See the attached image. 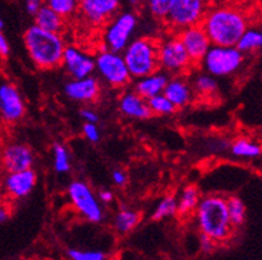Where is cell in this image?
Instances as JSON below:
<instances>
[{
	"label": "cell",
	"mask_w": 262,
	"mask_h": 260,
	"mask_svg": "<svg viewBox=\"0 0 262 260\" xmlns=\"http://www.w3.org/2000/svg\"><path fill=\"white\" fill-rule=\"evenodd\" d=\"M194 90L203 96H212L217 92L219 84L212 75H199L194 80Z\"/></svg>",
	"instance_id": "31"
},
{
	"label": "cell",
	"mask_w": 262,
	"mask_h": 260,
	"mask_svg": "<svg viewBox=\"0 0 262 260\" xmlns=\"http://www.w3.org/2000/svg\"><path fill=\"white\" fill-rule=\"evenodd\" d=\"M0 161L6 172L8 173L27 170L33 165V153L24 144L12 142L3 148L0 154Z\"/></svg>",
	"instance_id": "15"
},
{
	"label": "cell",
	"mask_w": 262,
	"mask_h": 260,
	"mask_svg": "<svg viewBox=\"0 0 262 260\" xmlns=\"http://www.w3.org/2000/svg\"><path fill=\"white\" fill-rule=\"evenodd\" d=\"M168 81H169V77H168V73L165 70H156L150 75L137 79L135 92L148 100L153 96L164 93V89H165Z\"/></svg>",
	"instance_id": "19"
},
{
	"label": "cell",
	"mask_w": 262,
	"mask_h": 260,
	"mask_svg": "<svg viewBox=\"0 0 262 260\" xmlns=\"http://www.w3.org/2000/svg\"><path fill=\"white\" fill-rule=\"evenodd\" d=\"M24 44L31 60L40 69H52L61 65L67 46L61 33L51 32L33 24L24 33Z\"/></svg>",
	"instance_id": "2"
},
{
	"label": "cell",
	"mask_w": 262,
	"mask_h": 260,
	"mask_svg": "<svg viewBox=\"0 0 262 260\" xmlns=\"http://www.w3.org/2000/svg\"><path fill=\"white\" fill-rule=\"evenodd\" d=\"M121 0H79L80 16L93 27L104 26L117 13Z\"/></svg>",
	"instance_id": "11"
},
{
	"label": "cell",
	"mask_w": 262,
	"mask_h": 260,
	"mask_svg": "<svg viewBox=\"0 0 262 260\" xmlns=\"http://www.w3.org/2000/svg\"><path fill=\"white\" fill-rule=\"evenodd\" d=\"M200 199H201V194H200L199 187L194 184L186 186L177 199V214H180L181 217H186V215L194 212Z\"/></svg>",
	"instance_id": "22"
},
{
	"label": "cell",
	"mask_w": 262,
	"mask_h": 260,
	"mask_svg": "<svg viewBox=\"0 0 262 260\" xmlns=\"http://www.w3.org/2000/svg\"><path fill=\"white\" fill-rule=\"evenodd\" d=\"M244 63V53L234 46L214 45L212 44L204 59L201 60L203 68L212 76H230L241 68Z\"/></svg>",
	"instance_id": "5"
},
{
	"label": "cell",
	"mask_w": 262,
	"mask_h": 260,
	"mask_svg": "<svg viewBox=\"0 0 262 260\" xmlns=\"http://www.w3.org/2000/svg\"><path fill=\"white\" fill-rule=\"evenodd\" d=\"M206 13L205 0H174L166 15V24L176 32L203 23Z\"/></svg>",
	"instance_id": "8"
},
{
	"label": "cell",
	"mask_w": 262,
	"mask_h": 260,
	"mask_svg": "<svg viewBox=\"0 0 262 260\" xmlns=\"http://www.w3.org/2000/svg\"><path fill=\"white\" fill-rule=\"evenodd\" d=\"M140 222V214L133 210H120L115 218V228L119 234H128L136 228Z\"/></svg>",
	"instance_id": "24"
},
{
	"label": "cell",
	"mask_w": 262,
	"mask_h": 260,
	"mask_svg": "<svg viewBox=\"0 0 262 260\" xmlns=\"http://www.w3.org/2000/svg\"><path fill=\"white\" fill-rule=\"evenodd\" d=\"M44 3L64 19L72 17L79 11V0H44Z\"/></svg>",
	"instance_id": "28"
},
{
	"label": "cell",
	"mask_w": 262,
	"mask_h": 260,
	"mask_svg": "<svg viewBox=\"0 0 262 260\" xmlns=\"http://www.w3.org/2000/svg\"><path fill=\"white\" fill-rule=\"evenodd\" d=\"M68 197L75 210L86 221L97 223L103 219V210L99 199L86 183L73 181L68 186Z\"/></svg>",
	"instance_id": "10"
},
{
	"label": "cell",
	"mask_w": 262,
	"mask_h": 260,
	"mask_svg": "<svg viewBox=\"0 0 262 260\" xmlns=\"http://www.w3.org/2000/svg\"><path fill=\"white\" fill-rule=\"evenodd\" d=\"M26 113L23 97L19 89L10 81H0V119L6 124H15Z\"/></svg>",
	"instance_id": "12"
},
{
	"label": "cell",
	"mask_w": 262,
	"mask_h": 260,
	"mask_svg": "<svg viewBox=\"0 0 262 260\" xmlns=\"http://www.w3.org/2000/svg\"><path fill=\"white\" fill-rule=\"evenodd\" d=\"M95 64L99 76L113 88H123L132 79L121 52L104 48L95 59Z\"/></svg>",
	"instance_id": "6"
},
{
	"label": "cell",
	"mask_w": 262,
	"mask_h": 260,
	"mask_svg": "<svg viewBox=\"0 0 262 260\" xmlns=\"http://www.w3.org/2000/svg\"><path fill=\"white\" fill-rule=\"evenodd\" d=\"M164 94L174 104L176 108H183L192 100V88L184 79L174 77L168 81L164 89Z\"/></svg>",
	"instance_id": "20"
},
{
	"label": "cell",
	"mask_w": 262,
	"mask_h": 260,
	"mask_svg": "<svg viewBox=\"0 0 262 260\" xmlns=\"http://www.w3.org/2000/svg\"><path fill=\"white\" fill-rule=\"evenodd\" d=\"M123 56L132 79H140L160 69L159 41L150 37H139L132 40Z\"/></svg>",
	"instance_id": "4"
},
{
	"label": "cell",
	"mask_w": 262,
	"mask_h": 260,
	"mask_svg": "<svg viewBox=\"0 0 262 260\" xmlns=\"http://www.w3.org/2000/svg\"><path fill=\"white\" fill-rule=\"evenodd\" d=\"M3 26H4V24H3V20H2V17H0V31L3 30Z\"/></svg>",
	"instance_id": "43"
},
{
	"label": "cell",
	"mask_w": 262,
	"mask_h": 260,
	"mask_svg": "<svg viewBox=\"0 0 262 260\" xmlns=\"http://www.w3.org/2000/svg\"><path fill=\"white\" fill-rule=\"evenodd\" d=\"M53 168L59 174H66L71 170V161L70 154L66 146L61 144H55L53 145Z\"/></svg>",
	"instance_id": "30"
},
{
	"label": "cell",
	"mask_w": 262,
	"mask_h": 260,
	"mask_svg": "<svg viewBox=\"0 0 262 260\" xmlns=\"http://www.w3.org/2000/svg\"><path fill=\"white\" fill-rule=\"evenodd\" d=\"M101 86L96 77L91 76L83 79H72L64 86V92L70 100L77 102H91L99 97Z\"/></svg>",
	"instance_id": "17"
},
{
	"label": "cell",
	"mask_w": 262,
	"mask_h": 260,
	"mask_svg": "<svg viewBox=\"0 0 262 260\" xmlns=\"http://www.w3.org/2000/svg\"><path fill=\"white\" fill-rule=\"evenodd\" d=\"M201 26L212 44L234 46L248 28V20L236 8L220 7L205 13Z\"/></svg>",
	"instance_id": "1"
},
{
	"label": "cell",
	"mask_w": 262,
	"mask_h": 260,
	"mask_svg": "<svg viewBox=\"0 0 262 260\" xmlns=\"http://www.w3.org/2000/svg\"><path fill=\"white\" fill-rule=\"evenodd\" d=\"M236 46L243 53L256 52L262 48V31L258 28H246L243 36L239 37Z\"/></svg>",
	"instance_id": "23"
},
{
	"label": "cell",
	"mask_w": 262,
	"mask_h": 260,
	"mask_svg": "<svg viewBox=\"0 0 262 260\" xmlns=\"http://www.w3.org/2000/svg\"><path fill=\"white\" fill-rule=\"evenodd\" d=\"M10 214H11L10 207H8L7 204L0 203V223L6 222L7 219H8V217H10Z\"/></svg>",
	"instance_id": "40"
},
{
	"label": "cell",
	"mask_w": 262,
	"mask_h": 260,
	"mask_svg": "<svg viewBox=\"0 0 262 260\" xmlns=\"http://www.w3.org/2000/svg\"><path fill=\"white\" fill-rule=\"evenodd\" d=\"M80 115H81V119L85 120V122H97V120H99L96 113L91 110V109H83L80 112Z\"/></svg>",
	"instance_id": "39"
},
{
	"label": "cell",
	"mask_w": 262,
	"mask_h": 260,
	"mask_svg": "<svg viewBox=\"0 0 262 260\" xmlns=\"http://www.w3.org/2000/svg\"><path fill=\"white\" fill-rule=\"evenodd\" d=\"M83 133L88 141L91 142L100 141V132L96 126V122H85L83 126Z\"/></svg>",
	"instance_id": "34"
},
{
	"label": "cell",
	"mask_w": 262,
	"mask_h": 260,
	"mask_svg": "<svg viewBox=\"0 0 262 260\" xmlns=\"http://www.w3.org/2000/svg\"><path fill=\"white\" fill-rule=\"evenodd\" d=\"M137 28V16L132 12L119 13L108 21L104 30L103 41L105 50L123 52L132 41V36Z\"/></svg>",
	"instance_id": "7"
},
{
	"label": "cell",
	"mask_w": 262,
	"mask_h": 260,
	"mask_svg": "<svg viewBox=\"0 0 262 260\" xmlns=\"http://www.w3.org/2000/svg\"><path fill=\"white\" fill-rule=\"evenodd\" d=\"M148 106H149L152 114L157 115L172 114L177 109L174 104L164 93H160V94L153 96V97L148 99Z\"/></svg>",
	"instance_id": "26"
},
{
	"label": "cell",
	"mask_w": 262,
	"mask_h": 260,
	"mask_svg": "<svg viewBox=\"0 0 262 260\" xmlns=\"http://www.w3.org/2000/svg\"><path fill=\"white\" fill-rule=\"evenodd\" d=\"M230 152L239 158H256L262 153L261 146L246 138H239L233 142Z\"/></svg>",
	"instance_id": "25"
},
{
	"label": "cell",
	"mask_w": 262,
	"mask_h": 260,
	"mask_svg": "<svg viewBox=\"0 0 262 260\" xmlns=\"http://www.w3.org/2000/svg\"><path fill=\"white\" fill-rule=\"evenodd\" d=\"M177 214V199L173 195H166L164 197L160 203L157 204L156 210L153 212V219L155 221H163L166 218L174 217Z\"/></svg>",
	"instance_id": "29"
},
{
	"label": "cell",
	"mask_w": 262,
	"mask_h": 260,
	"mask_svg": "<svg viewBox=\"0 0 262 260\" xmlns=\"http://www.w3.org/2000/svg\"><path fill=\"white\" fill-rule=\"evenodd\" d=\"M194 214L201 234L210 237L216 243L226 241L232 234L233 224L230 222L226 198L221 195H206L201 198Z\"/></svg>",
	"instance_id": "3"
},
{
	"label": "cell",
	"mask_w": 262,
	"mask_h": 260,
	"mask_svg": "<svg viewBox=\"0 0 262 260\" xmlns=\"http://www.w3.org/2000/svg\"><path fill=\"white\" fill-rule=\"evenodd\" d=\"M37 181L36 173L32 168L20 172L8 173L3 181V190L7 197L12 199H21L31 194Z\"/></svg>",
	"instance_id": "16"
},
{
	"label": "cell",
	"mask_w": 262,
	"mask_h": 260,
	"mask_svg": "<svg viewBox=\"0 0 262 260\" xmlns=\"http://www.w3.org/2000/svg\"><path fill=\"white\" fill-rule=\"evenodd\" d=\"M120 112L124 115L135 120H145L152 115L148 100L139 94L137 92H126L121 96L119 101Z\"/></svg>",
	"instance_id": "18"
},
{
	"label": "cell",
	"mask_w": 262,
	"mask_h": 260,
	"mask_svg": "<svg viewBox=\"0 0 262 260\" xmlns=\"http://www.w3.org/2000/svg\"><path fill=\"white\" fill-rule=\"evenodd\" d=\"M159 64L166 73L180 75L193 63L179 36H172L159 43Z\"/></svg>",
	"instance_id": "9"
},
{
	"label": "cell",
	"mask_w": 262,
	"mask_h": 260,
	"mask_svg": "<svg viewBox=\"0 0 262 260\" xmlns=\"http://www.w3.org/2000/svg\"><path fill=\"white\" fill-rule=\"evenodd\" d=\"M99 198H100V201L103 202V203H110V202L113 201V194L110 190H103V191H100Z\"/></svg>",
	"instance_id": "41"
},
{
	"label": "cell",
	"mask_w": 262,
	"mask_h": 260,
	"mask_svg": "<svg viewBox=\"0 0 262 260\" xmlns=\"http://www.w3.org/2000/svg\"><path fill=\"white\" fill-rule=\"evenodd\" d=\"M43 7V0H26V10L30 15H36L37 11Z\"/></svg>",
	"instance_id": "36"
},
{
	"label": "cell",
	"mask_w": 262,
	"mask_h": 260,
	"mask_svg": "<svg viewBox=\"0 0 262 260\" xmlns=\"http://www.w3.org/2000/svg\"><path fill=\"white\" fill-rule=\"evenodd\" d=\"M177 36L181 40V43H183L184 48L189 55L193 64L201 63L205 53L208 52V50L212 45L209 36L206 35L205 30H204L201 24L188 27V28L179 31Z\"/></svg>",
	"instance_id": "13"
},
{
	"label": "cell",
	"mask_w": 262,
	"mask_h": 260,
	"mask_svg": "<svg viewBox=\"0 0 262 260\" xmlns=\"http://www.w3.org/2000/svg\"><path fill=\"white\" fill-rule=\"evenodd\" d=\"M35 24L43 30L61 33L66 28V19L60 16L57 12H55L52 8L43 4V7L35 15Z\"/></svg>",
	"instance_id": "21"
},
{
	"label": "cell",
	"mask_w": 262,
	"mask_h": 260,
	"mask_svg": "<svg viewBox=\"0 0 262 260\" xmlns=\"http://www.w3.org/2000/svg\"><path fill=\"white\" fill-rule=\"evenodd\" d=\"M173 2L174 0H146V6L149 12L152 13V16L160 20H165Z\"/></svg>",
	"instance_id": "32"
},
{
	"label": "cell",
	"mask_w": 262,
	"mask_h": 260,
	"mask_svg": "<svg viewBox=\"0 0 262 260\" xmlns=\"http://www.w3.org/2000/svg\"><path fill=\"white\" fill-rule=\"evenodd\" d=\"M8 53H10V44L0 31V56L6 57L8 56Z\"/></svg>",
	"instance_id": "38"
},
{
	"label": "cell",
	"mask_w": 262,
	"mask_h": 260,
	"mask_svg": "<svg viewBox=\"0 0 262 260\" xmlns=\"http://www.w3.org/2000/svg\"><path fill=\"white\" fill-rule=\"evenodd\" d=\"M214 243H216V241H213L212 238L208 237V235L201 234V237H200V246H201L203 251L206 252V254L212 252L213 248H214Z\"/></svg>",
	"instance_id": "35"
},
{
	"label": "cell",
	"mask_w": 262,
	"mask_h": 260,
	"mask_svg": "<svg viewBox=\"0 0 262 260\" xmlns=\"http://www.w3.org/2000/svg\"><path fill=\"white\" fill-rule=\"evenodd\" d=\"M228 203V211H229V218L232 222L233 227H239L245 222L246 208L244 202L238 197H230L226 199Z\"/></svg>",
	"instance_id": "27"
},
{
	"label": "cell",
	"mask_w": 262,
	"mask_h": 260,
	"mask_svg": "<svg viewBox=\"0 0 262 260\" xmlns=\"http://www.w3.org/2000/svg\"><path fill=\"white\" fill-rule=\"evenodd\" d=\"M61 65L72 79H83V77L91 76L96 69L95 59L79 50L77 46L72 45L66 46Z\"/></svg>",
	"instance_id": "14"
},
{
	"label": "cell",
	"mask_w": 262,
	"mask_h": 260,
	"mask_svg": "<svg viewBox=\"0 0 262 260\" xmlns=\"http://www.w3.org/2000/svg\"><path fill=\"white\" fill-rule=\"evenodd\" d=\"M140 2H141V0H129V3L132 4V6H137V4H139Z\"/></svg>",
	"instance_id": "42"
},
{
	"label": "cell",
	"mask_w": 262,
	"mask_h": 260,
	"mask_svg": "<svg viewBox=\"0 0 262 260\" xmlns=\"http://www.w3.org/2000/svg\"><path fill=\"white\" fill-rule=\"evenodd\" d=\"M68 256L73 260H104L105 254L101 251H80L70 250Z\"/></svg>",
	"instance_id": "33"
},
{
	"label": "cell",
	"mask_w": 262,
	"mask_h": 260,
	"mask_svg": "<svg viewBox=\"0 0 262 260\" xmlns=\"http://www.w3.org/2000/svg\"><path fill=\"white\" fill-rule=\"evenodd\" d=\"M112 181L116 186H124L126 182V175L121 170H115L112 174Z\"/></svg>",
	"instance_id": "37"
}]
</instances>
